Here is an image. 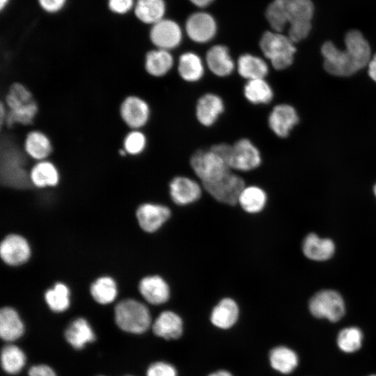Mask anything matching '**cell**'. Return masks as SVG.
<instances>
[{
    "label": "cell",
    "mask_w": 376,
    "mask_h": 376,
    "mask_svg": "<svg viewBox=\"0 0 376 376\" xmlns=\"http://www.w3.org/2000/svg\"><path fill=\"white\" fill-rule=\"evenodd\" d=\"M370 376H376V375H370Z\"/></svg>",
    "instance_id": "51"
},
{
    "label": "cell",
    "mask_w": 376,
    "mask_h": 376,
    "mask_svg": "<svg viewBox=\"0 0 376 376\" xmlns=\"http://www.w3.org/2000/svg\"><path fill=\"white\" fill-rule=\"evenodd\" d=\"M125 376H132V375H125Z\"/></svg>",
    "instance_id": "52"
},
{
    "label": "cell",
    "mask_w": 376,
    "mask_h": 376,
    "mask_svg": "<svg viewBox=\"0 0 376 376\" xmlns=\"http://www.w3.org/2000/svg\"><path fill=\"white\" fill-rule=\"evenodd\" d=\"M202 185L216 201L229 205L237 204L240 195L246 186L244 180L232 171L218 180Z\"/></svg>",
    "instance_id": "7"
},
{
    "label": "cell",
    "mask_w": 376,
    "mask_h": 376,
    "mask_svg": "<svg viewBox=\"0 0 376 376\" xmlns=\"http://www.w3.org/2000/svg\"><path fill=\"white\" fill-rule=\"evenodd\" d=\"M28 376H57L55 370L45 363L36 364L28 370Z\"/></svg>",
    "instance_id": "44"
},
{
    "label": "cell",
    "mask_w": 376,
    "mask_h": 376,
    "mask_svg": "<svg viewBox=\"0 0 376 376\" xmlns=\"http://www.w3.org/2000/svg\"><path fill=\"white\" fill-rule=\"evenodd\" d=\"M311 314L318 318H324L335 322L345 315L344 301L339 293L331 290L317 292L309 301Z\"/></svg>",
    "instance_id": "6"
},
{
    "label": "cell",
    "mask_w": 376,
    "mask_h": 376,
    "mask_svg": "<svg viewBox=\"0 0 376 376\" xmlns=\"http://www.w3.org/2000/svg\"><path fill=\"white\" fill-rule=\"evenodd\" d=\"M295 42L282 33L267 31L262 35L259 46L265 58L276 70H284L293 61Z\"/></svg>",
    "instance_id": "3"
},
{
    "label": "cell",
    "mask_w": 376,
    "mask_h": 376,
    "mask_svg": "<svg viewBox=\"0 0 376 376\" xmlns=\"http://www.w3.org/2000/svg\"><path fill=\"white\" fill-rule=\"evenodd\" d=\"M173 64V56L168 50L156 48L146 55L145 69L153 77L164 76L171 70Z\"/></svg>",
    "instance_id": "28"
},
{
    "label": "cell",
    "mask_w": 376,
    "mask_h": 376,
    "mask_svg": "<svg viewBox=\"0 0 376 376\" xmlns=\"http://www.w3.org/2000/svg\"><path fill=\"white\" fill-rule=\"evenodd\" d=\"M298 120L296 110L287 104L275 106L268 116L269 128L277 136L281 138L288 136Z\"/></svg>",
    "instance_id": "17"
},
{
    "label": "cell",
    "mask_w": 376,
    "mask_h": 376,
    "mask_svg": "<svg viewBox=\"0 0 376 376\" xmlns=\"http://www.w3.org/2000/svg\"><path fill=\"white\" fill-rule=\"evenodd\" d=\"M368 74L371 79L376 81V54L370 58L368 63Z\"/></svg>",
    "instance_id": "46"
},
{
    "label": "cell",
    "mask_w": 376,
    "mask_h": 376,
    "mask_svg": "<svg viewBox=\"0 0 376 376\" xmlns=\"http://www.w3.org/2000/svg\"><path fill=\"white\" fill-rule=\"evenodd\" d=\"M0 361L4 373L15 375L26 366V357L23 350L14 343H6L1 350Z\"/></svg>",
    "instance_id": "29"
},
{
    "label": "cell",
    "mask_w": 376,
    "mask_h": 376,
    "mask_svg": "<svg viewBox=\"0 0 376 376\" xmlns=\"http://www.w3.org/2000/svg\"><path fill=\"white\" fill-rule=\"evenodd\" d=\"M146 376H178L177 370L171 364L164 361H155L148 366Z\"/></svg>",
    "instance_id": "42"
},
{
    "label": "cell",
    "mask_w": 376,
    "mask_h": 376,
    "mask_svg": "<svg viewBox=\"0 0 376 376\" xmlns=\"http://www.w3.org/2000/svg\"><path fill=\"white\" fill-rule=\"evenodd\" d=\"M207 376H233L230 372L225 370H219L210 373Z\"/></svg>",
    "instance_id": "48"
},
{
    "label": "cell",
    "mask_w": 376,
    "mask_h": 376,
    "mask_svg": "<svg viewBox=\"0 0 376 376\" xmlns=\"http://www.w3.org/2000/svg\"><path fill=\"white\" fill-rule=\"evenodd\" d=\"M150 107L142 98L132 95L126 97L120 107V114L125 123L133 130L143 127L149 120Z\"/></svg>",
    "instance_id": "13"
},
{
    "label": "cell",
    "mask_w": 376,
    "mask_h": 376,
    "mask_svg": "<svg viewBox=\"0 0 376 376\" xmlns=\"http://www.w3.org/2000/svg\"><path fill=\"white\" fill-rule=\"evenodd\" d=\"M374 193H375V194L376 196V185L374 187Z\"/></svg>",
    "instance_id": "50"
},
{
    "label": "cell",
    "mask_w": 376,
    "mask_h": 376,
    "mask_svg": "<svg viewBox=\"0 0 376 376\" xmlns=\"http://www.w3.org/2000/svg\"><path fill=\"white\" fill-rule=\"evenodd\" d=\"M269 360L272 368L282 374L292 373L298 365L297 354L285 346H277L272 349Z\"/></svg>",
    "instance_id": "32"
},
{
    "label": "cell",
    "mask_w": 376,
    "mask_h": 376,
    "mask_svg": "<svg viewBox=\"0 0 376 376\" xmlns=\"http://www.w3.org/2000/svg\"><path fill=\"white\" fill-rule=\"evenodd\" d=\"M187 36L193 42L204 44L211 41L217 32V24L210 13L199 11L192 13L185 23Z\"/></svg>",
    "instance_id": "9"
},
{
    "label": "cell",
    "mask_w": 376,
    "mask_h": 376,
    "mask_svg": "<svg viewBox=\"0 0 376 376\" xmlns=\"http://www.w3.org/2000/svg\"><path fill=\"white\" fill-rule=\"evenodd\" d=\"M114 321L121 331L132 335L146 333L152 323L148 308L134 299H125L117 303Z\"/></svg>",
    "instance_id": "1"
},
{
    "label": "cell",
    "mask_w": 376,
    "mask_h": 376,
    "mask_svg": "<svg viewBox=\"0 0 376 376\" xmlns=\"http://www.w3.org/2000/svg\"><path fill=\"white\" fill-rule=\"evenodd\" d=\"M265 17L274 31L282 33L288 24L283 0H273L266 8Z\"/></svg>",
    "instance_id": "40"
},
{
    "label": "cell",
    "mask_w": 376,
    "mask_h": 376,
    "mask_svg": "<svg viewBox=\"0 0 376 376\" xmlns=\"http://www.w3.org/2000/svg\"><path fill=\"white\" fill-rule=\"evenodd\" d=\"M0 1H0V6H1V9L2 10L7 5L9 0H0Z\"/></svg>",
    "instance_id": "49"
},
{
    "label": "cell",
    "mask_w": 376,
    "mask_h": 376,
    "mask_svg": "<svg viewBox=\"0 0 376 376\" xmlns=\"http://www.w3.org/2000/svg\"><path fill=\"white\" fill-rule=\"evenodd\" d=\"M6 104L8 108L5 120L8 127L15 123H32L38 110L31 93L20 83H14L10 86L6 96Z\"/></svg>",
    "instance_id": "2"
},
{
    "label": "cell",
    "mask_w": 376,
    "mask_h": 376,
    "mask_svg": "<svg viewBox=\"0 0 376 376\" xmlns=\"http://www.w3.org/2000/svg\"><path fill=\"white\" fill-rule=\"evenodd\" d=\"M40 6L46 12L54 13L61 10L66 0H38Z\"/></svg>",
    "instance_id": "45"
},
{
    "label": "cell",
    "mask_w": 376,
    "mask_h": 376,
    "mask_svg": "<svg viewBox=\"0 0 376 376\" xmlns=\"http://www.w3.org/2000/svg\"><path fill=\"white\" fill-rule=\"evenodd\" d=\"M146 146V137L139 130L128 133L123 141V149L127 154L136 155L141 153Z\"/></svg>",
    "instance_id": "41"
},
{
    "label": "cell",
    "mask_w": 376,
    "mask_h": 376,
    "mask_svg": "<svg viewBox=\"0 0 376 376\" xmlns=\"http://www.w3.org/2000/svg\"><path fill=\"white\" fill-rule=\"evenodd\" d=\"M134 7L138 19L152 25L164 19L166 13L164 0H137Z\"/></svg>",
    "instance_id": "31"
},
{
    "label": "cell",
    "mask_w": 376,
    "mask_h": 376,
    "mask_svg": "<svg viewBox=\"0 0 376 376\" xmlns=\"http://www.w3.org/2000/svg\"><path fill=\"white\" fill-rule=\"evenodd\" d=\"M261 162L260 152L251 140L242 138L232 145L228 159V165L231 170L252 171L258 168Z\"/></svg>",
    "instance_id": "8"
},
{
    "label": "cell",
    "mask_w": 376,
    "mask_h": 376,
    "mask_svg": "<svg viewBox=\"0 0 376 376\" xmlns=\"http://www.w3.org/2000/svg\"><path fill=\"white\" fill-rule=\"evenodd\" d=\"M236 70L242 78L249 81L265 79L268 74L269 67L262 57L246 53L242 54L237 58Z\"/></svg>",
    "instance_id": "26"
},
{
    "label": "cell",
    "mask_w": 376,
    "mask_h": 376,
    "mask_svg": "<svg viewBox=\"0 0 376 376\" xmlns=\"http://www.w3.org/2000/svg\"><path fill=\"white\" fill-rule=\"evenodd\" d=\"M336 341L341 351L345 353H353L361 348L363 334L358 327H347L339 331Z\"/></svg>",
    "instance_id": "39"
},
{
    "label": "cell",
    "mask_w": 376,
    "mask_h": 376,
    "mask_svg": "<svg viewBox=\"0 0 376 376\" xmlns=\"http://www.w3.org/2000/svg\"><path fill=\"white\" fill-rule=\"evenodd\" d=\"M245 98L253 104H267L273 99L274 92L265 79L246 81L244 86Z\"/></svg>",
    "instance_id": "33"
},
{
    "label": "cell",
    "mask_w": 376,
    "mask_h": 376,
    "mask_svg": "<svg viewBox=\"0 0 376 376\" xmlns=\"http://www.w3.org/2000/svg\"><path fill=\"white\" fill-rule=\"evenodd\" d=\"M24 149L31 158L42 161L50 155L52 146L49 139L44 133L33 131L25 139Z\"/></svg>",
    "instance_id": "36"
},
{
    "label": "cell",
    "mask_w": 376,
    "mask_h": 376,
    "mask_svg": "<svg viewBox=\"0 0 376 376\" xmlns=\"http://www.w3.org/2000/svg\"><path fill=\"white\" fill-rule=\"evenodd\" d=\"M21 157L14 151L6 152L2 157L1 175L2 182L10 187L24 189L30 186L29 175L23 167Z\"/></svg>",
    "instance_id": "11"
},
{
    "label": "cell",
    "mask_w": 376,
    "mask_h": 376,
    "mask_svg": "<svg viewBox=\"0 0 376 376\" xmlns=\"http://www.w3.org/2000/svg\"><path fill=\"white\" fill-rule=\"evenodd\" d=\"M31 255L30 246L21 235L10 234L6 236L0 245V256L3 261L11 266L25 263Z\"/></svg>",
    "instance_id": "14"
},
{
    "label": "cell",
    "mask_w": 376,
    "mask_h": 376,
    "mask_svg": "<svg viewBox=\"0 0 376 376\" xmlns=\"http://www.w3.org/2000/svg\"><path fill=\"white\" fill-rule=\"evenodd\" d=\"M225 109L222 98L217 94L207 93L199 97L196 105V117L205 127L212 126Z\"/></svg>",
    "instance_id": "19"
},
{
    "label": "cell",
    "mask_w": 376,
    "mask_h": 376,
    "mask_svg": "<svg viewBox=\"0 0 376 376\" xmlns=\"http://www.w3.org/2000/svg\"><path fill=\"white\" fill-rule=\"evenodd\" d=\"M178 72L184 81L196 82L204 75L205 63L196 53L184 52L178 59Z\"/></svg>",
    "instance_id": "27"
},
{
    "label": "cell",
    "mask_w": 376,
    "mask_h": 376,
    "mask_svg": "<svg viewBox=\"0 0 376 376\" xmlns=\"http://www.w3.org/2000/svg\"><path fill=\"white\" fill-rule=\"evenodd\" d=\"M190 166L202 184L218 180L232 171L226 160L211 148L196 150L190 158Z\"/></svg>",
    "instance_id": "5"
},
{
    "label": "cell",
    "mask_w": 376,
    "mask_h": 376,
    "mask_svg": "<svg viewBox=\"0 0 376 376\" xmlns=\"http://www.w3.org/2000/svg\"><path fill=\"white\" fill-rule=\"evenodd\" d=\"M283 2L289 25L288 36L295 43L309 34L314 6L311 0H283Z\"/></svg>",
    "instance_id": "4"
},
{
    "label": "cell",
    "mask_w": 376,
    "mask_h": 376,
    "mask_svg": "<svg viewBox=\"0 0 376 376\" xmlns=\"http://www.w3.org/2000/svg\"><path fill=\"white\" fill-rule=\"evenodd\" d=\"M321 52L325 70L333 75L349 76L358 70L346 51L338 49L331 41L323 44Z\"/></svg>",
    "instance_id": "12"
},
{
    "label": "cell",
    "mask_w": 376,
    "mask_h": 376,
    "mask_svg": "<svg viewBox=\"0 0 376 376\" xmlns=\"http://www.w3.org/2000/svg\"><path fill=\"white\" fill-rule=\"evenodd\" d=\"M240 310L236 301L230 297H225L212 308L210 319L214 327L228 329L237 322Z\"/></svg>",
    "instance_id": "25"
},
{
    "label": "cell",
    "mask_w": 376,
    "mask_h": 376,
    "mask_svg": "<svg viewBox=\"0 0 376 376\" xmlns=\"http://www.w3.org/2000/svg\"><path fill=\"white\" fill-rule=\"evenodd\" d=\"M172 201L178 205H187L198 200L202 190L200 185L187 176H176L169 183Z\"/></svg>",
    "instance_id": "16"
},
{
    "label": "cell",
    "mask_w": 376,
    "mask_h": 376,
    "mask_svg": "<svg viewBox=\"0 0 376 376\" xmlns=\"http://www.w3.org/2000/svg\"><path fill=\"white\" fill-rule=\"evenodd\" d=\"M93 299L98 304L107 305L112 303L118 295L115 281L110 276H102L96 279L90 288Z\"/></svg>",
    "instance_id": "37"
},
{
    "label": "cell",
    "mask_w": 376,
    "mask_h": 376,
    "mask_svg": "<svg viewBox=\"0 0 376 376\" xmlns=\"http://www.w3.org/2000/svg\"><path fill=\"white\" fill-rule=\"evenodd\" d=\"M66 342L75 350H80L96 339L95 333L84 318L73 320L64 331Z\"/></svg>",
    "instance_id": "22"
},
{
    "label": "cell",
    "mask_w": 376,
    "mask_h": 376,
    "mask_svg": "<svg viewBox=\"0 0 376 376\" xmlns=\"http://www.w3.org/2000/svg\"><path fill=\"white\" fill-rule=\"evenodd\" d=\"M139 290L143 299L152 305L163 304L170 298L169 285L158 275L143 277L139 282Z\"/></svg>",
    "instance_id": "21"
},
{
    "label": "cell",
    "mask_w": 376,
    "mask_h": 376,
    "mask_svg": "<svg viewBox=\"0 0 376 376\" xmlns=\"http://www.w3.org/2000/svg\"><path fill=\"white\" fill-rule=\"evenodd\" d=\"M25 333V325L17 311L10 307L0 311V337L6 343L20 339Z\"/></svg>",
    "instance_id": "23"
},
{
    "label": "cell",
    "mask_w": 376,
    "mask_h": 376,
    "mask_svg": "<svg viewBox=\"0 0 376 376\" xmlns=\"http://www.w3.org/2000/svg\"><path fill=\"white\" fill-rule=\"evenodd\" d=\"M45 300L53 312H64L70 305V290L64 283H56L53 288L45 292Z\"/></svg>",
    "instance_id": "38"
},
{
    "label": "cell",
    "mask_w": 376,
    "mask_h": 376,
    "mask_svg": "<svg viewBox=\"0 0 376 376\" xmlns=\"http://www.w3.org/2000/svg\"><path fill=\"white\" fill-rule=\"evenodd\" d=\"M138 223L141 229L148 233L159 230L170 218V209L163 205L143 203L136 212Z\"/></svg>",
    "instance_id": "15"
},
{
    "label": "cell",
    "mask_w": 376,
    "mask_h": 376,
    "mask_svg": "<svg viewBox=\"0 0 376 376\" xmlns=\"http://www.w3.org/2000/svg\"><path fill=\"white\" fill-rule=\"evenodd\" d=\"M97 376H103V375H97Z\"/></svg>",
    "instance_id": "53"
},
{
    "label": "cell",
    "mask_w": 376,
    "mask_h": 376,
    "mask_svg": "<svg viewBox=\"0 0 376 376\" xmlns=\"http://www.w3.org/2000/svg\"><path fill=\"white\" fill-rule=\"evenodd\" d=\"M110 10L116 14H125L134 6V0H108Z\"/></svg>",
    "instance_id": "43"
},
{
    "label": "cell",
    "mask_w": 376,
    "mask_h": 376,
    "mask_svg": "<svg viewBox=\"0 0 376 376\" xmlns=\"http://www.w3.org/2000/svg\"><path fill=\"white\" fill-rule=\"evenodd\" d=\"M302 249L306 257L319 261L330 258L334 253L335 246L331 240L311 233L305 237Z\"/></svg>",
    "instance_id": "30"
},
{
    "label": "cell",
    "mask_w": 376,
    "mask_h": 376,
    "mask_svg": "<svg viewBox=\"0 0 376 376\" xmlns=\"http://www.w3.org/2000/svg\"><path fill=\"white\" fill-rule=\"evenodd\" d=\"M151 327L155 336L168 340H175L182 334L183 322L176 313L164 311L159 314Z\"/></svg>",
    "instance_id": "24"
},
{
    "label": "cell",
    "mask_w": 376,
    "mask_h": 376,
    "mask_svg": "<svg viewBox=\"0 0 376 376\" xmlns=\"http://www.w3.org/2000/svg\"><path fill=\"white\" fill-rule=\"evenodd\" d=\"M190 2L198 8H205L212 3L214 0H189Z\"/></svg>",
    "instance_id": "47"
},
{
    "label": "cell",
    "mask_w": 376,
    "mask_h": 376,
    "mask_svg": "<svg viewBox=\"0 0 376 376\" xmlns=\"http://www.w3.org/2000/svg\"><path fill=\"white\" fill-rule=\"evenodd\" d=\"M29 178L31 182L37 187L55 186L59 181V174L56 166L52 162L45 160L33 166Z\"/></svg>",
    "instance_id": "35"
},
{
    "label": "cell",
    "mask_w": 376,
    "mask_h": 376,
    "mask_svg": "<svg viewBox=\"0 0 376 376\" xmlns=\"http://www.w3.org/2000/svg\"><path fill=\"white\" fill-rule=\"evenodd\" d=\"M267 203V194L260 187L255 185L245 186L242 191L238 204L246 212L256 214L261 212Z\"/></svg>",
    "instance_id": "34"
},
{
    "label": "cell",
    "mask_w": 376,
    "mask_h": 376,
    "mask_svg": "<svg viewBox=\"0 0 376 376\" xmlns=\"http://www.w3.org/2000/svg\"><path fill=\"white\" fill-rule=\"evenodd\" d=\"M345 51L359 70L368 64L371 50L368 42L358 30L348 31L345 37Z\"/></svg>",
    "instance_id": "20"
},
{
    "label": "cell",
    "mask_w": 376,
    "mask_h": 376,
    "mask_svg": "<svg viewBox=\"0 0 376 376\" xmlns=\"http://www.w3.org/2000/svg\"><path fill=\"white\" fill-rule=\"evenodd\" d=\"M205 65L213 75L219 77L230 76L236 70V63L224 45H214L207 50Z\"/></svg>",
    "instance_id": "18"
},
{
    "label": "cell",
    "mask_w": 376,
    "mask_h": 376,
    "mask_svg": "<svg viewBox=\"0 0 376 376\" xmlns=\"http://www.w3.org/2000/svg\"><path fill=\"white\" fill-rule=\"evenodd\" d=\"M149 36L156 48L171 52L180 45L183 33L175 21L164 18L152 25Z\"/></svg>",
    "instance_id": "10"
}]
</instances>
